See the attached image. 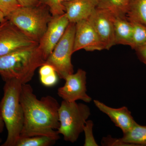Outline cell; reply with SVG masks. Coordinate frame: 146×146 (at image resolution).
<instances>
[{
  "mask_svg": "<svg viewBox=\"0 0 146 146\" xmlns=\"http://www.w3.org/2000/svg\"><path fill=\"white\" fill-rule=\"evenodd\" d=\"M129 21L132 26V37L129 46L135 50L146 44V27L136 21Z\"/></svg>",
  "mask_w": 146,
  "mask_h": 146,
  "instance_id": "obj_20",
  "label": "cell"
},
{
  "mask_svg": "<svg viewBox=\"0 0 146 146\" xmlns=\"http://www.w3.org/2000/svg\"><path fill=\"white\" fill-rule=\"evenodd\" d=\"M102 145L103 146H133L131 144L125 143L120 140V138H114L111 136H108L103 138L102 141Z\"/></svg>",
  "mask_w": 146,
  "mask_h": 146,
  "instance_id": "obj_24",
  "label": "cell"
},
{
  "mask_svg": "<svg viewBox=\"0 0 146 146\" xmlns=\"http://www.w3.org/2000/svg\"><path fill=\"white\" fill-rule=\"evenodd\" d=\"M65 14L70 23L87 20L97 8V0H70L63 2Z\"/></svg>",
  "mask_w": 146,
  "mask_h": 146,
  "instance_id": "obj_13",
  "label": "cell"
},
{
  "mask_svg": "<svg viewBox=\"0 0 146 146\" xmlns=\"http://www.w3.org/2000/svg\"><path fill=\"white\" fill-rule=\"evenodd\" d=\"M114 26L115 44L130 46L132 34L130 21L126 17H115Z\"/></svg>",
  "mask_w": 146,
  "mask_h": 146,
  "instance_id": "obj_14",
  "label": "cell"
},
{
  "mask_svg": "<svg viewBox=\"0 0 146 146\" xmlns=\"http://www.w3.org/2000/svg\"><path fill=\"white\" fill-rule=\"evenodd\" d=\"M82 49L86 51L105 50L98 35L87 20L76 23L74 52Z\"/></svg>",
  "mask_w": 146,
  "mask_h": 146,
  "instance_id": "obj_11",
  "label": "cell"
},
{
  "mask_svg": "<svg viewBox=\"0 0 146 146\" xmlns=\"http://www.w3.org/2000/svg\"><path fill=\"white\" fill-rule=\"evenodd\" d=\"M97 8L109 11L115 17H126L130 2L128 0H97Z\"/></svg>",
  "mask_w": 146,
  "mask_h": 146,
  "instance_id": "obj_15",
  "label": "cell"
},
{
  "mask_svg": "<svg viewBox=\"0 0 146 146\" xmlns=\"http://www.w3.org/2000/svg\"><path fill=\"white\" fill-rule=\"evenodd\" d=\"M115 17L109 11L97 7L87 19L98 35L105 50H109L115 45Z\"/></svg>",
  "mask_w": 146,
  "mask_h": 146,
  "instance_id": "obj_9",
  "label": "cell"
},
{
  "mask_svg": "<svg viewBox=\"0 0 146 146\" xmlns=\"http://www.w3.org/2000/svg\"><path fill=\"white\" fill-rule=\"evenodd\" d=\"M38 44L7 19L0 24V56Z\"/></svg>",
  "mask_w": 146,
  "mask_h": 146,
  "instance_id": "obj_7",
  "label": "cell"
},
{
  "mask_svg": "<svg viewBox=\"0 0 146 146\" xmlns=\"http://www.w3.org/2000/svg\"><path fill=\"white\" fill-rule=\"evenodd\" d=\"M65 84L58 89L57 94L63 100L68 102L81 100L90 103L92 98L86 94V72L79 69L76 73L69 75L65 79Z\"/></svg>",
  "mask_w": 146,
  "mask_h": 146,
  "instance_id": "obj_8",
  "label": "cell"
},
{
  "mask_svg": "<svg viewBox=\"0 0 146 146\" xmlns=\"http://www.w3.org/2000/svg\"><path fill=\"white\" fill-rule=\"evenodd\" d=\"M128 1H129L130 2H131V1H133V0H128Z\"/></svg>",
  "mask_w": 146,
  "mask_h": 146,
  "instance_id": "obj_29",
  "label": "cell"
},
{
  "mask_svg": "<svg viewBox=\"0 0 146 146\" xmlns=\"http://www.w3.org/2000/svg\"><path fill=\"white\" fill-rule=\"evenodd\" d=\"M90 115V108L86 105L63 100L58 110L60 126L58 133L63 135L65 141L74 143L83 132Z\"/></svg>",
  "mask_w": 146,
  "mask_h": 146,
  "instance_id": "obj_5",
  "label": "cell"
},
{
  "mask_svg": "<svg viewBox=\"0 0 146 146\" xmlns=\"http://www.w3.org/2000/svg\"><path fill=\"white\" fill-rule=\"evenodd\" d=\"M20 101L24 115L23 127L20 137L46 136L60 138L58 110L60 105L53 97L47 96L38 99L29 84L21 87Z\"/></svg>",
  "mask_w": 146,
  "mask_h": 146,
  "instance_id": "obj_1",
  "label": "cell"
},
{
  "mask_svg": "<svg viewBox=\"0 0 146 146\" xmlns=\"http://www.w3.org/2000/svg\"><path fill=\"white\" fill-rule=\"evenodd\" d=\"M20 5L22 7L31 6L36 5L39 2L38 0H17Z\"/></svg>",
  "mask_w": 146,
  "mask_h": 146,
  "instance_id": "obj_26",
  "label": "cell"
},
{
  "mask_svg": "<svg viewBox=\"0 0 146 146\" xmlns=\"http://www.w3.org/2000/svg\"><path fill=\"white\" fill-rule=\"evenodd\" d=\"M20 7L17 0H0V11L5 17Z\"/></svg>",
  "mask_w": 146,
  "mask_h": 146,
  "instance_id": "obj_23",
  "label": "cell"
},
{
  "mask_svg": "<svg viewBox=\"0 0 146 146\" xmlns=\"http://www.w3.org/2000/svg\"><path fill=\"white\" fill-rule=\"evenodd\" d=\"M94 126L92 121L91 120L86 121L84 128L83 131L85 134V141L84 145L85 146H98L95 141L93 135V127Z\"/></svg>",
  "mask_w": 146,
  "mask_h": 146,
  "instance_id": "obj_22",
  "label": "cell"
},
{
  "mask_svg": "<svg viewBox=\"0 0 146 146\" xmlns=\"http://www.w3.org/2000/svg\"><path fill=\"white\" fill-rule=\"evenodd\" d=\"M56 139L46 136L20 137L16 146H50L55 144Z\"/></svg>",
  "mask_w": 146,
  "mask_h": 146,
  "instance_id": "obj_18",
  "label": "cell"
},
{
  "mask_svg": "<svg viewBox=\"0 0 146 146\" xmlns=\"http://www.w3.org/2000/svg\"><path fill=\"white\" fill-rule=\"evenodd\" d=\"M127 18L146 27V0H133L129 4Z\"/></svg>",
  "mask_w": 146,
  "mask_h": 146,
  "instance_id": "obj_17",
  "label": "cell"
},
{
  "mask_svg": "<svg viewBox=\"0 0 146 146\" xmlns=\"http://www.w3.org/2000/svg\"><path fill=\"white\" fill-rule=\"evenodd\" d=\"M52 17L48 7L39 3L31 6L20 7L6 18L27 36L39 43Z\"/></svg>",
  "mask_w": 146,
  "mask_h": 146,
  "instance_id": "obj_4",
  "label": "cell"
},
{
  "mask_svg": "<svg viewBox=\"0 0 146 146\" xmlns=\"http://www.w3.org/2000/svg\"><path fill=\"white\" fill-rule=\"evenodd\" d=\"M7 20L4 13L0 11V23H3Z\"/></svg>",
  "mask_w": 146,
  "mask_h": 146,
  "instance_id": "obj_28",
  "label": "cell"
},
{
  "mask_svg": "<svg viewBox=\"0 0 146 146\" xmlns=\"http://www.w3.org/2000/svg\"><path fill=\"white\" fill-rule=\"evenodd\" d=\"M70 0H38L39 2L46 5L53 16L63 15L65 13L63 2Z\"/></svg>",
  "mask_w": 146,
  "mask_h": 146,
  "instance_id": "obj_21",
  "label": "cell"
},
{
  "mask_svg": "<svg viewBox=\"0 0 146 146\" xmlns=\"http://www.w3.org/2000/svg\"><path fill=\"white\" fill-rule=\"evenodd\" d=\"M70 23L65 14L53 16L46 30L39 42V47L46 60L65 33Z\"/></svg>",
  "mask_w": 146,
  "mask_h": 146,
  "instance_id": "obj_10",
  "label": "cell"
},
{
  "mask_svg": "<svg viewBox=\"0 0 146 146\" xmlns=\"http://www.w3.org/2000/svg\"><path fill=\"white\" fill-rule=\"evenodd\" d=\"M76 23H70L65 33L52 52L46 60V63L54 68L59 78L65 80L67 76L74 73L72 62L74 53Z\"/></svg>",
  "mask_w": 146,
  "mask_h": 146,
  "instance_id": "obj_6",
  "label": "cell"
},
{
  "mask_svg": "<svg viewBox=\"0 0 146 146\" xmlns=\"http://www.w3.org/2000/svg\"><path fill=\"white\" fill-rule=\"evenodd\" d=\"M136 55L139 60L146 65V44L135 49Z\"/></svg>",
  "mask_w": 146,
  "mask_h": 146,
  "instance_id": "obj_25",
  "label": "cell"
},
{
  "mask_svg": "<svg viewBox=\"0 0 146 146\" xmlns=\"http://www.w3.org/2000/svg\"><path fill=\"white\" fill-rule=\"evenodd\" d=\"M46 61L39 44L26 47L0 56V76L5 82L16 79L27 84Z\"/></svg>",
  "mask_w": 146,
  "mask_h": 146,
  "instance_id": "obj_2",
  "label": "cell"
},
{
  "mask_svg": "<svg viewBox=\"0 0 146 146\" xmlns=\"http://www.w3.org/2000/svg\"><path fill=\"white\" fill-rule=\"evenodd\" d=\"M5 127V125L4 122L2 117L1 115V112H0V133H2ZM1 142V140L0 139V144Z\"/></svg>",
  "mask_w": 146,
  "mask_h": 146,
  "instance_id": "obj_27",
  "label": "cell"
},
{
  "mask_svg": "<svg viewBox=\"0 0 146 146\" xmlns=\"http://www.w3.org/2000/svg\"><path fill=\"white\" fill-rule=\"evenodd\" d=\"M94 103L101 111L109 117L116 126L121 129L123 133L130 130L137 123L133 119L131 112L125 106L112 108L98 100H94Z\"/></svg>",
  "mask_w": 146,
  "mask_h": 146,
  "instance_id": "obj_12",
  "label": "cell"
},
{
  "mask_svg": "<svg viewBox=\"0 0 146 146\" xmlns=\"http://www.w3.org/2000/svg\"><path fill=\"white\" fill-rule=\"evenodd\" d=\"M120 139L123 143L133 146H146V125L136 123L130 130L123 133Z\"/></svg>",
  "mask_w": 146,
  "mask_h": 146,
  "instance_id": "obj_16",
  "label": "cell"
},
{
  "mask_svg": "<svg viewBox=\"0 0 146 146\" xmlns=\"http://www.w3.org/2000/svg\"><path fill=\"white\" fill-rule=\"evenodd\" d=\"M3 96L0 102V112L7 131L2 146H16L23 127V110L20 101L22 83L16 79L5 82Z\"/></svg>",
  "mask_w": 146,
  "mask_h": 146,
  "instance_id": "obj_3",
  "label": "cell"
},
{
  "mask_svg": "<svg viewBox=\"0 0 146 146\" xmlns=\"http://www.w3.org/2000/svg\"><path fill=\"white\" fill-rule=\"evenodd\" d=\"M39 72L40 81L44 86L52 87L57 84L59 77L51 65L45 63L39 67Z\"/></svg>",
  "mask_w": 146,
  "mask_h": 146,
  "instance_id": "obj_19",
  "label": "cell"
}]
</instances>
